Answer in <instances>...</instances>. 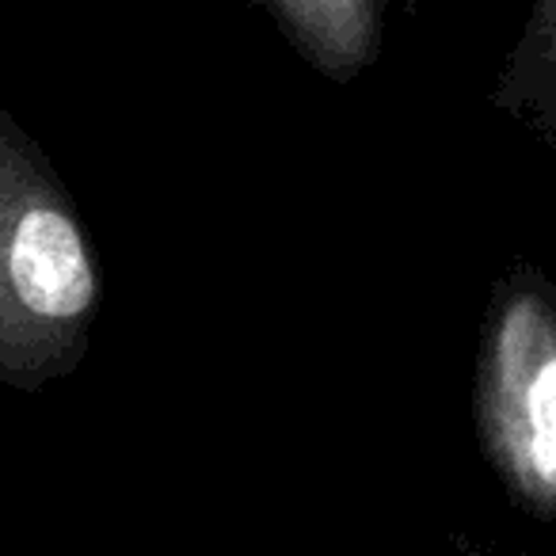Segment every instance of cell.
I'll return each mask as SVG.
<instances>
[{
    "instance_id": "3957f363",
    "label": "cell",
    "mask_w": 556,
    "mask_h": 556,
    "mask_svg": "<svg viewBox=\"0 0 556 556\" xmlns=\"http://www.w3.org/2000/svg\"><path fill=\"white\" fill-rule=\"evenodd\" d=\"M328 80H355L381 54L386 0H248Z\"/></svg>"
},
{
    "instance_id": "5b68a950",
    "label": "cell",
    "mask_w": 556,
    "mask_h": 556,
    "mask_svg": "<svg viewBox=\"0 0 556 556\" xmlns=\"http://www.w3.org/2000/svg\"><path fill=\"white\" fill-rule=\"evenodd\" d=\"M412 9H416V0H408V12H412Z\"/></svg>"
},
{
    "instance_id": "7a4b0ae2",
    "label": "cell",
    "mask_w": 556,
    "mask_h": 556,
    "mask_svg": "<svg viewBox=\"0 0 556 556\" xmlns=\"http://www.w3.org/2000/svg\"><path fill=\"white\" fill-rule=\"evenodd\" d=\"M477 434L510 503L556 522V282L515 267L492 290L477 351Z\"/></svg>"
},
{
    "instance_id": "6da1fadb",
    "label": "cell",
    "mask_w": 556,
    "mask_h": 556,
    "mask_svg": "<svg viewBox=\"0 0 556 556\" xmlns=\"http://www.w3.org/2000/svg\"><path fill=\"white\" fill-rule=\"evenodd\" d=\"M100 278L39 149L0 111V374L35 381L77 351Z\"/></svg>"
},
{
    "instance_id": "277c9868",
    "label": "cell",
    "mask_w": 556,
    "mask_h": 556,
    "mask_svg": "<svg viewBox=\"0 0 556 556\" xmlns=\"http://www.w3.org/2000/svg\"><path fill=\"white\" fill-rule=\"evenodd\" d=\"M492 103L556 146V0H533Z\"/></svg>"
}]
</instances>
